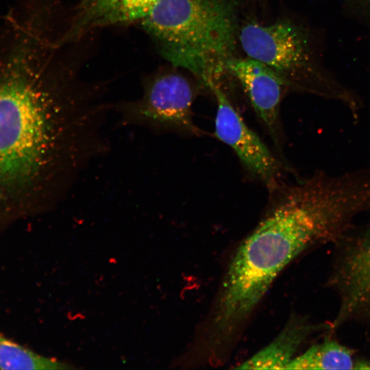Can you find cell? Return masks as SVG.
Returning a JSON list of instances; mask_svg holds the SVG:
<instances>
[{
  "label": "cell",
  "mask_w": 370,
  "mask_h": 370,
  "mask_svg": "<svg viewBox=\"0 0 370 370\" xmlns=\"http://www.w3.org/2000/svg\"><path fill=\"white\" fill-rule=\"evenodd\" d=\"M142 20L163 56L205 86L233 58L236 21L228 0H158Z\"/></svg>",
  "instance_id": "obj_3"
},
{
  "label": "cell",
  "mask_w": 370,
  "mask_h": 370,
  "mask_svg": "<svg viewBox=\"0 0 370 370\" xmlns=\"http://www.w3.org/2000/svg\"><path fill=\"white\" fill-rule=\"evenodd\" d=\"M225 68L240 82L258 117L273 140H282L280 117L283 90L286 81L264 64L252 59L231 58Z\"/></svg>",
  "instance_id": "obj_8"
},
{
  "label": "cell",
  "mask_w": 370,
  "mask_h": 370,
  "mask_svg": "<svg viewBox=\"0 0 370 370\" xmlns=\"http://www.w3.org/2000/svg\"><path fill=\"white\" fill-rule=\"evenodd\" d=\"M71 364L39 355L0 334V369H72Z\"/></svg>",
  "instance_id": "obj_12"
},
{
  "label": "cell",
  "mask_w": 370,
  "mask_h": 370,
  "mask_svg": "<svg viewBox=\"0 0 370 370\" xmlns=\"http://www.w3.org/2000/svg\"><path fill=\"white\" fill-rule=\"evenodd\" d=\"M158 0H80L72 32L84 33L97 27L143 19Z\"/></svg>",
  "instance_id": "obj_10"
},
{
  "label": "cell",
  "mask_w": 370,
  "mask_h": 370,
  "mask_svg": "<svg viewBox=\"0 0 370 370\" xmlns=\"http://www.w3.org/2000/svg\"><path fill=\"white\" fill-rule=\"evenodd\" d=\"M354 350L326 336L296 356L286 369H359Z\"/></svg>",
  "instance_id": "obj_11"
},
{
  "label": "cell",
  "mask_w": 370,
  "mask_h": 370,
  "mask_svg": "<svg viewBox=\"0 0 370 370\" xmlns=\"http://www.w3.org/2000/svg\"><path fill=\"white\" fill-rule=\"evenodd\" d=\"M239 40L249 58L273 69L288 86L293 85L308 61L304 34L288 21L266 25L249 23L241 29Z\"/></svg>",
  "instance_id": "obj_7"
},
{
  "label": "cell",
  "mask_w": 370,
  "mask_h": 370,
  "mask_svg": "<svg viewBox=\"0 0 370 370\" xmlns=\"http://www.w3.org/2000/svg\"><path fill=\"white\" fill-rule=\"evenodd\" d=\"M335 244L328 281L339 304L332 330L351 321L370 326V225L357 233L349 231Z\"/></svg>",
  "instance_id": "obj_5"
},
{
  "label": "cell",
  "mask_w": 370,
  "mask_h": 370,
  "mask_svg": "<svg viewBox=\"0 0 370 370\" xmlns=\"http://www.w3.org/2000/svg\"><path fill=\"white\" fill-rule=\"evenodd\" d=\"M194 98V89L184 77L165 74L149 84L141 99L122 105L119 114L123 123L155 131L201 136L202 131L193 120Z\"/></svg>",
  "instance_id": "obj_4"
},
{
  "label": "cell",
  "mask_w": 370,
  "mask_h": 370,
  "mask_svg": "<svg viewBox=\"0 0 370 370\" xmlns=\"http://www.w3.org/2000/svg\"><path fill=\"white\" fill-rule=\"evenodd\" d=\"M102 106L61 95L23 53L0 68V206L49 207L106 151Z\"/></svg>",
  "instance_id": "obj_1"
},
{
  "label": "cell",
  "mask_w": 370,
  "mask_h": 370,
  "mask_svg": "<svg viewBox=\"0 0 370 370\" xmlns=\"http://www.w3.org/2000/svg\"><path fill=\"white\" fill-rule=\"evenodd\" d=\"M319 330L333 332L331 324L314 325L304 319H293L269 345L236 368L286 369L301 345Z\"/></svg>",
  "instance_id": "obj_9"
},
{
  "label": "cell",
  "mask_w": 370,
  "mask_h": 370,
  "mask_svg": "<svg viewBox=\"0 0 370 370\" xmlns=\"http://www.w3.org/2000/svg\"><path fill=\"white\" fill-rule=\"evenodd\" d=\"M269 190L268 210L236 249L222 280L211 323L216 344L236 333L290 262L312 246L336 243L358 216L352 190L326 173L295 184L282 181Z\"/></svg>",
  "instance_id": "obj_2"
},
{
  "label": "cell",
  "mask_w": 370,
  "mask_h": 370,
  "mask_svg": "<svg viewBox=\"0 0 370 370\" xmlns=\"http://www.w3.org/2000/svg\"><path fill=\"white\" fill-rule=\"evenodd\" d=\"M207 87L217 100L214 132L234 151L245 169L271 189L282 182L283 166L260 137L247 125L217 81Z\"/></svg>",
  "instance_id": "obj_6"
}]
</instances>
